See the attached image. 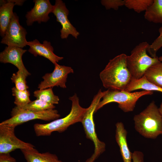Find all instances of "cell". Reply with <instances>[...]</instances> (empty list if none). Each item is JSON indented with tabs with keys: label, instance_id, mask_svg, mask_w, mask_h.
Here are the masks:
<instances>
[{
	"label": "cell",
	"instance_id": "1",
	"mask_svg": "<svg viewBox=\"0 0 162 162\" xmlns=\"http://www.w3.org/2000/svg\"><path fill=\"white\" fill-rule=\"evenodd\" d=\"M127 56L122 53L110 59L100 73V79L103 86L108 89L125 90L132 76L126 63Z\"/></svg>",
	"mask_w": 162,
	"mask_h": 162
},
{
	"label": "cell",
	"instance_id": "2",
	"mask_svg": "<svg viewBox=\"0 0 162 162\" xmlns=\"http://www.w3.org/2000/svg\"><path fill=\"white\" fill-rule=\"evenodd\" d=\"M69 99L72 101L69 113L63 118L55 120L46 124H34V128L37 136H49L54 131L62 133L70 125L78 122H81L87 108L81 106L79 98L76 94Z\"/></svg>",
	"mask_w": 162,
	"mask_h": 162
},
{
	"label": "cell",
	"instance_id": "3",
	"mask_svg": "<svg viewBox=\"0 0 162 162\" xmlns=\"http://www.w3.org/2000/svg\"><path fill=\"white\" fill-rule=\"evenodd\" d=\"M136 130L143 136L155 139L162 134V116L154 101L133 118Z\"/></svg>",
	"mask_w": 162,
	"mask_h": 162
},
{
	"label": "cell",
	"instance_id": "4",
	"mask_svg": "<svg viewBox=\"0 0 162 162\" xmlns=\"http://www.w3.org/2000/svg\"><path fill=\"white\" fill-rule=\"evenodd\" d=\"M106 92V90L104 92L101 89L99 90L93 97L89 106L87 108L81 122L86 137L93 142L94 146V153L86 162H94L105 150V144L100 141L97 135L93 116L98 104Z\"/></svg>",
	"mask_w": 162,
	"mask_h": 162
},
{
	"label": "cell",
	"instance_id": "5",
	"mask_svg": "<svg viewBox=\"0 0 162 162\" xmlns=\"http://www.w3.org/2000/svg\"><path fill=\"white\" fill-rule=\"evenodd\" d=\"M149 44L143 42L137 45L127 56L126 63L132 77L136 79L141 78L150 67L159 62L158 57L153 58L147 54Z\"/></svg>",
	"mask_w": 162,
	"mask_h": 162
},
{
	"label": "cell",
	"instance_id": "6",
	"mask_svg": "<svg viewBox=\"0 0 162 162\" xmlns=\"http://www.w3.org/2000/svg\"><path fill=\"white\" fill-rule=\"evenodd\" d=\"M102 97V100L98 104L95 112L109 103L115 102L118 104V107L124 112L134 110L136 103L142 96L151 95L153 92L142 90L132 92L124 90H119L108 89Z\"/></svg>",
	"mask_w": 162,
	"mask_h": 162
},
{
	"label": "cell",
	"instance_id": "7",
	"mask_svg": "<svg viewBox=\"0 0 162 162\" xmlns=\"http://www.w3.org/2000/svg\"><path fill=\"white\" fill-rule=\"evenodd\" d=\"M11 117L0 124H7L15 127L29 121L40 119L45 121L59 118L60 115L54 109L43 111H35L23 109L16 106L11 112Z\"/></svg>",
	"mask_w": 162,
	"mask_h": 162
},
{
	"label": "cell",
	"instance_id": "8",
	"mask_svg": "<svg viewBox=\"0 0 162 162\" xmlns=\"http://www.w3.org/2000/svg\"><path fill=\"white\" fill-rule=\"evenodd\" d=\"M15 127L0 123V154L10 153L18 149L35 148L32 144L24 142L16 136L14 134Z\"/></svg>",
	"mask_w": 162,
	"mask_h": 162
},
{
	"label": "cell",
	"instance_id": "9",
	"mask_svg": "<svg viewBox=\"0 0 162 162\" xmlns=\"http://www.w3.org/2000/svg\"><path fill=\"white\" fill-rule=\"evenodd\" d=\"M26 29L20 25L19 17L14 13L1 43L9 46L23 48L28 45Z\"/></svg>",
	"mask_w": 162,
	"mask_h": 162
},
{
	"label": "cell",
	"instance_id": "10",
	"mask_svg": "<svg viewBox=\"0 0 162 162\" xmlns=\"http://www.w3.org/2000/svg\"><path fill=\"white\" fill-rule=\"evenodd\" d=\"M54 65L53 71L45 74L42 77L43 80L38 87L39 89L52 88L56 86L64 88H66L65 84L68 75L74 72L73 69L70 67L61 65L57 63Z\"/></svg>",
	"mask_w": 162,
	"mask_h": 162
},
{
	"label": "cell",
	"instance_id": "11",
	"mask_svg": "<svg viewBox=\"0 0 162 162\" xmlns=\"http://www.w3.org/2000/svg\"><path fill=\"white\" fill-rule=\"evenodd\" d=\"M52 13L56 16V21L59 22L62 26L60 31L61 38L66 39L69 35H71L77 38L80 33L68 19L69 11L62 0L56 1Z\"/></svg>",
	"mask_w": 162,
	"mask_h": 162
},
{
	"label": "cell",
	"instance_id": "12",
	"mask_svg": "<svg viewBox=\"0 0 162 162\" xmlns=\"http://www.w3.org/2000/svg\"><path fill=\"white\" fill-rule=\"evenodd\" d=\"M33 2L34 7L26 15L28 26H32L35 22L39 23L47 22L50 19L49 14L53 9L54 5L49 0H34Z\"/></svg>",
	"mask_w": 162,
	"mask_h": 162
},
{
	"label": "cell",
	"instance_id": "13",
	"mask_svg": "<svg viewBox=\"0 0 162 162\" xmlns=\"http://www.w3.org/2000/svg\"><path fill=\"white\" fill-rule=\"evenodd\" d=\"M27 51L22 48L8 46L0 53V62L14 65L28 76L31 74L25 67L22 59V55Z\"/></svg>",
	"mask_w": 162,
	"mask_h": 162
},
{
	"label": "cell",
	"instance_id": "14",
	"mask_svg": "<svg viewBox=\"0 0 162 162\" xmlns=\"http://www.w3.org/2000/svg\"><path fill=\"white\" fill-rule=\"evenodd\" d=\"M28 45L29 46L28 51L35 57L37 56L45 57L55 64L63 58L58 56L53 52L54 49L50 42L45 40L43 44L37 39L28 41Z\"/></svg>",
	"mask_w": 162,
	"mask_h": 162
},
{
	"label": "cell",
	"instance_id": "15",
	"mask_svg": "<svg viewBox=\"0 0 162 162\" xmlns=\"http://www.w3.org/2000/svg\"><path fill=\"white\" fill-rule=\"evenodd\" d=\"M116 126V140L119 147L123 162H132V153L130 150L127 143V132L122 122H117Z\"/></svg>",
	"mask_w": 162,
	"mask_h": 162
},
{
	"label": "cell",
	"instance_id": "16",
	"mask_svg": "<svg viewBox=\"0 0 162 162\" xmlns=\"http://www.w3.org/2000/svg\"><path fill=\"white\" fill-rule=\"evenodd\" d=\"M0 1V34L3 37L14 15L13 9L16 4L13 0Z\"/></svg>",
	"mask_w": 162,
	"mask_h": 162
},
{
	"label": "cell",
	"instance_id": "17",
	"mask_svg": "<svg viewBox=\"0 0 162 162\" xmlns=\"http://www.w3.org/2000/svg\"><path fill=\"white\" fill-rule=\"evenodd\" d=\"M27 162H63L54 154L39 153L35 148L20 149Z\"/></svg>",
	"mask_w": 162,
	"mask_h": 162
},
{
	"label": "cell",
	"instance_id": "18",
	"mask_svg": "<svg viewBox=\"0 0 162 162\" xmlns=\"http://www.w3.org/2000/svg\"><path fill=\"white\" fill-rule=\"evenodd\" d=\"M138 89L152 92L156 91L162 93V88L150 82L144 76L138 79L132 77L129 84L124 90L131 92Z\"/></svg>",
	"mask_w": 162,
	"mask_h": 162
},
{
	"label": "cell",
	"instance_id": "19",
	"mask_svg": "<svg viewBox=\"0 0 162 162\" xmlns=\"http://www.w3.org/2000/svg\"><path fill=\"white\" fill-rule=\"evenodd\" d=\"M145 19L156 23H162V0H154L145 11Z\"/></svg>",
	"mask_w": 162,
	"mask_h": 162
},
{
	"label": "cell",
	"instance_id": "20",
	"mask_svg": "<svg viewBox=\"0 0 162 162\" xmlns=\"http://www.w3.org/2000/svg\"><path fill=\"white\" fill-rule=\"evenodd\" d=\"M144 76L150 82L162 88V62H160L150 67Z\"/></svg>",
	"mask_w": 162,
	"mask_h": 162
},
{
	"label": "cell",
	"instance_id": "21",
	"mask_svg": "<svg viewBox=\"0 0 162 162\" xmlns=\"http://www.w3.org/2000/svg\"><path fill=\"white\" fill-rule=\"evenodd\" d=\"M34 95L37 99L53 105L58 104L59 100L58 96L54 94L52 88L36 90L34 92Z\"/></svg>",
	"mask_w": 162,
	"mask_h": 162
},
{
	"label": "cell",
	"instance_id": "22",
	"mask_svg": "<svg viewBox=\"0 0 162 162\" xmlns=\"http://www.w3.org/2000/svg\"><path fill=\"white\" fill-rule=\"evenodd\" d=\"M124 5L137 13L146 11L154 0H124Z\"/></svg>",
	"mask_w": 162,
	"mask_h": 162
},
{
	"label": "cell",
	"instance_id": "23",
	"mask_svg": "<svg viewBox=\"0 0 162 162\" xmlns=\"http://www.w3.org/2000/svg\"><path fill=\"white\" fill-rule=\"evenodd\" d=\"M11 89L12 95L15 97L14 103L16 106L21 107L31 101L29 98L30 92L28 90L21 91L15 87L12 88Z\"/></svg>",
	"mask_w": 162,
	"mask_h": 162
},
{
	"label": "cell",
	"instance_id": "24",
	"mask_svg": "<svg viewBox=\"0 0 162 162\" xmlns=\"http://www.w3.org/2000/svg\"><path fill=\"white\" fill-rule=\"evenodd\" d=\"M18 107L25 110L35 111H43L54 109L55 108V106L53 104L37 99L32 101H31L29 104L24 106Z\"/></svg>",
	"mask_w": 162,
	"mask_h": 162
},
{
	"label": "cell",
	"instance_id": "25",
	"mask_svg": "<svg viewBox=\"0 0 162 162\" xmlns=\"http://www.w3.org/2000/svg\"><path fill=\"white\" fill-rule=\"evenodd\" d=\"M26 77L23 72L18 70L16 73L13 74L11 80L17 89L21 91H25L28 88L26 84Z\"/></svg>",
	"mask_w": 162,
	"mask_h": 162
},
{
	"label": "cell",
	"instance_id": "26",
	"mask_svg": "<svg viewBox=\"0 0 162 162\" xmlns=\"http://www.w3.org/2000/svg\"><path fill=\"white\" fill-rule=\"evenodd\" d=\"M159 36L151 44H149L147 51L151 57L154 58L156 56L158 51L162 47V26L158 30Z\"/></svg>",
	"mask_w": 162,
	"mask_h": 162
},
{
	"label": "cell",
	"instance_id": "27",
	"mask_svg": "<svg viewBox=\"0 0 162 162\" xmlns=\"http://www.w3.org/2000/svg\"><path fill=\"white\" fill-rule=\"evenodd\" d=\"M102 5L106 9L111 8L117 10L119 7L124 5V0H103L101 1Z\"/></svg>",
	"mask_w": 162,
	"mask_h": 162
},
{
	"label": "cell",
	"instance_id": "28",
	"mask_svg": "<svg viewBox=\"0 0 162 162\" xmlns=\"http://www.w3.org/2000/svg\"><path fill=\"white\" fill-rule=\"evenodd\" d=\"M132 160L133 162H144L143 153L140 151H134L132 153Z\"/></svg>",
	"mask_w": 162,
	"mask_h": 162
},
{
	"label": "cell",
	"instance_id": "29",
	"mask_svg": "<svg viewBox=\"0 0 162 162\" xmlns=\"http://www.w3.org/2000/svg\"><path fill=\"white\" fill-rule=\"evenodd\" d=\"M0 162H16V161L10 155V153H7L0 154Z\"/></svg>",
	"mask_w": 162,
	"mask_h": 162
},
{
	"label": "cell",
	"instance_id": "30",
	"mask_svg": "<svg viewBox=\"0 0 162 162\" xmlns=\"http://www.w3.org/2000/svg\"><path fill=\"white\" fill-rule=\"evenodd\" d=\"M159 111L162 116V102L161 103L159 107Z\"/></svg>",
	"mask_w": 162,
	"mask_h": 162
},
{
	"label": "cell",
	"instance_id": "31",
	"mask_svg": "<svg viewBox=\"0 0 162 162\" xmlns=\"http://www.w3.org/2000/svg\"><path fill=\"white\" fill-rule=\"evenodd\" d=\"M158 58L160 62H162V56H161L158 57Z\"/></svg>",
	"mask_w": 162,
	"mask_h": 162
}]
</instances>
